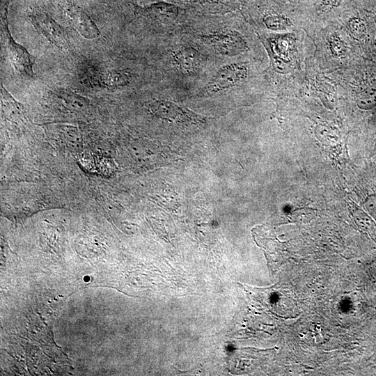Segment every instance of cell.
<instances>
[{
  "mask_svg": "<svg viewBox=\"0 0 376 376\" xmlns=\"http://www.w3.org/2000/svg\"><path fill=\"white\" fill-rule=\"evenodd\" d=\"M249 75L244 63H232L219 68L203 88L202 93L212 95L233 88L243 81Z\"/></svg>",
  "mask_w": 376,
  "mask_h": 376,
  "instance_id": "1",
  "label": "cell"
},
{
  "mask_svg": "<svg viewBox=\"0 0 376 376\" xmlns=\"http://www.w3.org/2000/svg\"><path fill=\"white\" fill-rule=\"evenodd\" d=\"M201 38L216 52L224 56H237L244 54L248 49L245 38L235 30L203 34Z\"/></svg>",
  "mask_w": 376,
  "mask_h": 376,
  "instance_id": "2",
  "label": "cell"
},
{
  "mask_svg": "<svg viewBox=\"0 0 376 376\" xmlns=\"http://www.w3.org/2000/svg\"><path fill=\"white\" fill-rule=\"evenodd\" d=\"M147 108L158 118L192 125L205 123V118L195 112L166 100H154L150 102Z\"/></svg>",
  "mask_w": 376,
  "mask_h": 376,
  "instance_id": "3",
  "label": "cell"
},
{
  "mask_svg": "<svg viewBox=\"0 0 376 376\" xmlns=\"http://www.w3.org/2000/svg\"><path fill=\"white\" fill-rule=\"evenodd\" d=\"M31 21L36 31L54 45L63 50L69 47L66 32L47 14L35 10L31 15Z\"/></svg>",
  "mask_w": 376,
  "mask_h": 376,
  "instance_id": "4",
  "label": "cell"
},
{
  "mask_svg": "<svg viewBox=\"0 0 376 376\" xmlns=\"http://www.w3.org/2000/svg\"><path fill=\"white\" fill-rule=\"evenodd\" d=\"M4 36L8 59L15 71L24 78H33L34 73L31 56L25 47L13 38L7 22L4 24Z\"/></svg>",
  "mask_w": 376,
  "mask_h": 376,
  "instance_id": "5",
  "label": "cell"
},
{
  "mask_svg": "<svg viewBox=\"0 0 376 376\" xmlns=\"http://www.w3.org/2000/svg\"><path fill=\"white\" fill-rule=\"evenodd\" d=\"M86 75L88 82L102 88L123 87L127 85L131 79L130 74L125 70H99L91 68Z\"/></svg>",
  "mask_w": 376,
  "mask_h": 376,
  "instance_id": "6",
  "label": "cell"
},
{
  "mask_svg": "<svg viewBox=\"0 0 376 376\" xmlns=\"http://www.w3.org/2000/svg\"><path fill=\"white\" fill-rule=\"evenodd\" d=\"M66 15L70 26L86 39H95L100 36L93 20L81 9L75 6L67 7Z\"/></svg>",
  "mask_w": 376,
  "mask_h": 376,
  "instance_id": "7",
  "label": "cell"
},
{
  "mask_svg": "<svg viewBox=\"0 0 376 376\" xmlns=\"http://www.w3.org/2000/svg\"><path fill=\"white\" fill-rule=\"evenodd\" d=\"M171 58L173 64L178 70L188 74L197 71L203 63V56L201 52L191 46L179 47L173 52Z\"/></svg>",
  "mask_w": 376,
  "mask_h": 376,
  "instance_id": "8",
  "label": "cell"
},
{
  "mask_svg": "<svg viewBox=\"0 0 376 376\" xmlns=\"http://www.w3.org/2000/svg\"><path fill=\"white\" fill-rule=\"evenodd\" d=\"M146 10L151 16L164 22L173 21L179 13L178 8L175 5L162 1L152 3Z\"/></svg>",
  "mask_w": 376,
  "mask_h": 376,
  "instance_id": "9",
  "label": "cell"
},
{
  "mask_svg": "<svg viewBox=\"0 0 376 376\" xmlns=\"http://www.w3.org/2000/svg\"><path fill=\"white\" fill-rule=\"evenodd\" d=\"M355 217L359 226L372 237L376 235V225L363 210L357 209Z\"/></svg>",
  "mask_w": 376,
  "mask_h": 376,
  "instance_id": "10",
  "label": "cell"
},
{
  "mask_svg": "<svg viewBox=\"0 0 376 376\" xmlns=\"http://www.w3.org/2000/svg\"><path fill=\"white\" fill-rule=\"evenodd\" d=\"M263 22L269 29L274 31L283 30L290 26V21L281 15L266 16Z\"/></svg>",
  "mask_w": 376,
  "mask_h": 376,
  "instance_id": "11",
  "label": "cell"
},
{
  "mask_svg": "<svg viewBox=\"0 0 376 376\" xmlns=\"http://www.w3.org/2000/svg\"><path fill=\"white\" fill-rule=\"evenodd\" d=\"M330 47L332 52L337 56H340L345 52V45L340 38L333 37L330 40Z\"/></svg>",
  "mask_w": 376,
  "mask_h": 376,
  "instance_id": "12",
  "label": "cell"
},
{
  "mask_svg": "<svg viewBox=\"0 0 376 376\" xmlns=\"http://www.w3.org/2000/svg\"><path fill=\"white\" fill-rule=\"evenodd\" d=\"M370 15L372 16V18L374 21L375 26V37H374V40L373 43L371 55L376 60V0L374 1L373 6H372V10L370 11Z\"/></svg>",
  "mask_w": 376,
  "mask_h": 376,
  "instance_id": "13",
  "label": "cell"
},
{
  "mask_svg": "<svg viewBox=\"0 0 376 376\" xmlns=\"http://www.w3.org/2000/svg\"><path fill=\"white\" fill-rule=\"evenodd\" d=\"M343 0H322L323 3L327 6H336Z\"/></svg>",
  "mask_w": 376,
  "mask_h": 376,
  "instance_id": "14",
  "label": "cell"
}]
</instances>
